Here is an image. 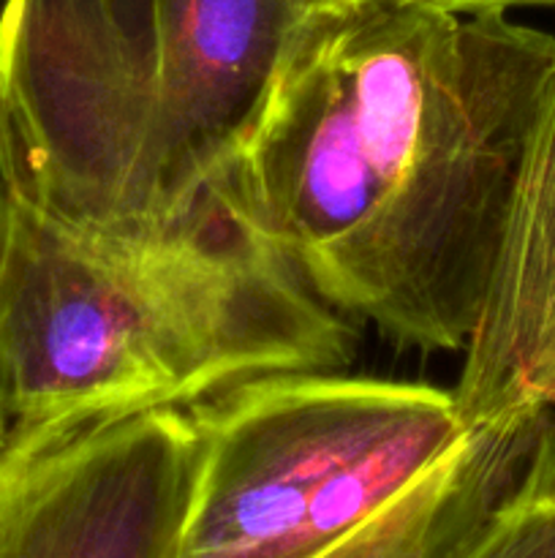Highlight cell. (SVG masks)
<instances>
[{
	"mask_svg": "<svg viewBox=\"0 0 555 558\" xmlns=\"http://www.w3.org/2000/svg\"><path fill=\"white\" fill-rule=\"evenodd\" d=\"M553 76L555 36L506 11L324 3L210 199L337 314L462 349Z\"/></svg>",
	"mask_w": 555,
	"mask_h": 558,
	"instance_id": "obj_1",
	"label": "cell"
},
{
	"mask_svg": "<svg viewBox=\"0 0 555 558\" xmlns=\"http://www.w3.org/2000/svg\"><path fill=\"white\" fill-rule=\"evenodd\" d=\"M357 332L207 202L163 234L65 227L0 183V409L47 441L243 381L337 371Z\"/></svg>",
	"mask_w": 555,
	"mask_h": 558,
	"instance_id": "obj_2",
	"label": "cell"
},
{
	"mask_svg": "<svg viewBox=\"0 0 555 558\" xmlns=\"http://www.w3.org/2000/svg\"><path fill=\"white\" fill-rule=\"evenodd\" d=\"M332 0H5L0 183L118 238L180 227L254 131Z\"/></svg>",
	"mask_w": 555,
	"mask_h": 558,
	"instance_id": "obj_3",
	"label": "cell"
},
{
	"mask_svg": "<svg viewBox=\"0 0 555 558\" xmlns=\"http://www.w3.org/2000/svg\"><path fill=\"white\" fill-rule=\"evenodd\" d=\"M199 480L185 558H316L468 439L455 396L299 371L194 403Z\"/></svg>",
	"mask_w": 555,
	"mask_h": 558,
	"instance_id": "obj_4",
	"label": "cell"
},
{
	"mask_svg": "<svg viewBox=\"0 0 555 558\" xmlns=\"http://www.w3.org/2000/svg\"><path fill=\"white\" fill-rule=\"evenodd\" d=\"M199 434L156 409L0 452V558H185Z\"/></svg>",
	"mask_w": 555,
	"mask_h": 558,
	"instance_id": "obj_5",
	"label": "cell"
},
{
	"mask_svg": "<svg viewBox=\"0 0 555 558\" xmlns=\"http://www.w3.org/2000/svg\"><path fill=\"white\" fill-rule=\"evenodd\" d=\"M452 390L466 430L498 417L542 425L522 490L555 499V76L533 120L526 158Z\"/></svg>",
	"mask_w": 555,
	"mask_h": 558,
	"instance_id": "obj_6",
	"label": "cell"
},
{
	"mask_svg": "<svg viewBox=\"0 0 555 558\" xmlns=\"http://www.w3.org/2000/svg\"><path fill=\"white\" fill-rule=\"evenodd\" d=\"M542 425L498 417L316 558H462L522 488Z\"/></svg>",
	"mask_w": 555,
	"mask_h": 558,
	"instance_id": "obj_7",
	"label": "cell"
},
{
	"mask_svg": "<svg viewBox=\"0 0 555 558\" xmlns=\"http://www.w3.org/2000/svg\"><path fill=\"white\" fill-rule=\"evenodd\" d=\"M462 558H555V499L520 488Z\"/></svg>",
	"mask_w": 555,
	"mask_h": 558,
	"instance_id": "obj_8",
	"label": "cell"
},
{
	"mask_svg": "<svg viewBox=\"0 0 555 558\" xmlns=\"http://www.w3.org/2000/svg\"><path fill=\"white\" fill-rule=\"evenodd\" d=\"M403 3L433 5V9L452 11V14H490V11H506L511 5H555V0H403Z\"/></svg>",
	"mask_w": 555,
	"mask_h": 558,
	"instance_id": "obj_9",
	"label": "cell"
},
{
	"mask_svg": "<svg viewBox=\"0 0 555 558\" xmlns=\"http://www.w3.org/2000/svg\"><path fill=\"white\" fill-rule=\"evenodd\" d=\"M5 441H9V420H5L3 409H0V452L5 450Z\"/></svg>",
	"mask_w": 555,
	"mask_h": 558,
	"instance_id": "obj_10",
	"label": "cell"
},
{
	"mask_svg": "<svg viewBox=\"0 0 555 558\" xmlns=\"http://www.w3.org/2000/svg\"><path fill=\"white\" fill-rule=\"evenodd\" d=\"M332 3H341V0H332Z\"/></svg>",
	"mask_w": 555,
	"mask_h": 558,
	"instance_id": "obj_11",
	"label": "cell"
}]
</instances>
